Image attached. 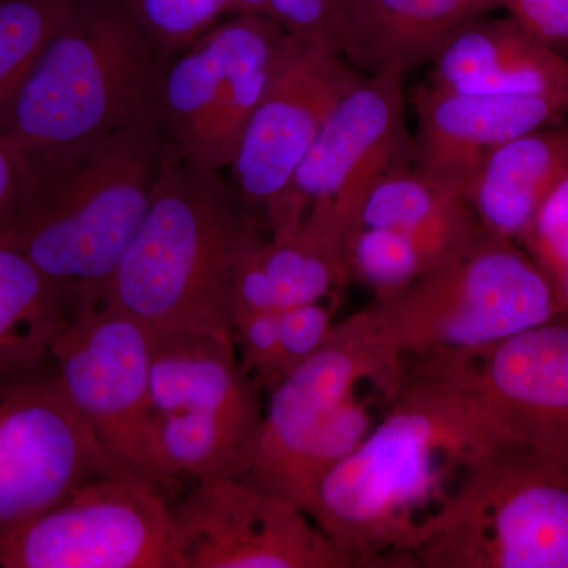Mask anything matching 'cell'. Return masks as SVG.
<instances>
[{
  "label": "cell",
  "mask_w": 568,
  "mask_h": 568,
  "mask_svg": "<svg viewBox=\"0 0 568 568\" xmlns=\"http://www.w3.org/2000/svg\"><path fill=\"white\" fill-rule=\"evenodd\" d=\"M220 7H222L224 13L233 14L234 0H219Z\"/></svg>",
  "instance_id": "36"
},
{
  "label": "cell",
  "mask_w": 568,
  "mask_h": 568,
  "mask_svg": "<svg viewBox=\"0 0 568 568\" xmlns=\"http://www.w3.org/2000/svg\"><path fill=\"white\" fill-rule=\"evenodd\" d=\"M349 0H271V17L291 36L345 55Z\"/></svg>",
  "instance_id": "30"
},
{
  "label": "cell",
  "mask_w": 568,
  "mask_h": 568,
  "mask_svg": "<svg viewBox=\"0 0 568 568\" xmlns=\"http://www.w3.org/2000/svg\"><path fill=\"white\" fill-rule=\"evenodd\" d=\"M252 212L220 171L190 162L168 141L151 205L102 301L153 332L234 343L235 267L263 237Z\"/></svg>",
  "instance_id": "2"
},
{
  "label": "cell",
  "mask_w": 568,
  "mask_h": 568,
  "mask_svg": "<svg viewBox=\"0 0 568 568\" xmlns=\"http://www.w3.org/2000/svg\"><path fill=\"white\" fill-rule=\"evenodd\" d=\"M485 17L447 41L432 62L429 84L465 93L547 95L568 102V59L511 18Z\"/></svg>",
  "instance_id": "17"
},
{
  "label": "cell",
  "mask_w": 568,
  "mask_h": 568,
  "mask_svg": "<svg viewBox=\"0 0 568 568\" xmlns=\"http://www.w3.org/2000/svg\"><path fill=\"white\" fill-rule=\"evenodd\" d=\"M51 357L71 403L112 462L175 500L182 480L156 440L151 328L103 301L78 306L70 310Z\"/></svg>",
  "instance_id": "7"
},
{
  "label": "cell",
  "mask_w": 568,
  "mask_h": 568,
  "mask_svg": "<svg viewBox=\"0 0 568 568\" xmlns=\"http://www.w3.org/2000/svg\"><path fill=\"white\" fill-rule=\"evenodd\" d=\"M369 398L372 395H361L358 390L347 396L306 440L272 493L286 497L310 515L321 481L364 443L376 425Z\"/></svg>",
  "instance_id": "24"
},
{
  "label": "cell",
  "mask_w": 568,
  "mask_h": 568,
  "mask_svg": "<svg viewBox=\"0 0 568 568\" xmlns=\"http://www.w3.org/2000/svg\"><path fill=\"white\" fill-rule=\"evenodd\" d=\"M343 242L332 209L315 204L295 226L254 245V263L280 310L327 301L349 278Z\"/></svg>",
  "instance_id": "22"
},
{
  "label": "cell",
  "mask_w": 568,
  "mask_h": 568,
  "mask_svg": "<svg viewBox=\"0 0 568 568\" xmlns=\"http://www.w3.org/2000/svg\"><path fill=\"white\" fill-rule=\"evenodd\" d=\"M568 174V129L545 126L489 153L466 200L488 237L518 242L545 197Z\"/></svg>",
  "instance_id": "20"
},
{
  "label": "cell",
  "mask_w": 568,
  "mask_h": 568,
  "mask_svg": "<svg viewBox=\"0 0 568 568\" xmlns=\"http://www.w3.org/2000/svg\"><path fill=\"white\" fill-rule=\"evenodd\" d=\"M3 568H186L173 499L115 467L0 538Z\"/></svg>",
  "instance_id": "8"
},
{
  "label": "cell",
  "mask_w": 568,
  "mask_h": 568,
  "mask_svg": "<svg viewBox=\"0 0 568 568\" xmlns=\"http://www.w3.org/2000/svg\"><path fill=\"white\" fill-rule=\"evenodd\" d=\"M334 308L320 301L280 310L284 376L327 339L335 325Z\"/></svg>",
  "instance_id": "31"
},
{
  "label": "cell",
  "mask_w": 568,
  "mask_h": 568,
  "mask_svg": "<svg viewBox=\"0 0 568 568\" xmlns=\"http://www.w3.org/2000/svg\"><path fill=\"white\" fill-rule=\"evenodd\" d=\"M67 320L62 287L0 239V376L50 358Z\"/></svg>",
  "instance_id": "23"
},
{
  "label": "cell",
  "mask_w": 568,
  "mask_h": 568,
  "mask_svg": "<svg viewBox=\"0 0 568 568\" xmlns=\"http://www.w3.org/2000/svg\"><path fill=\"white\" fill-rule=\"evenodd\" d=\"M413 568H568V473L500 437L424 530Z\"/></svg>",
  "instance_id": "6"
},
{
  "label": "cell",
  "mask_w": 568,
  "mask_h": 568,
  "mask_svg": "<svg viewBox=\"0 0 568 568\" xmlns=\"http://www.w3.org/2000/svg\"><path fill=\"white\" fill-rule=\"evenodd\" d=\"M151 332L155 416L223 417L260 428L263 390L242 368L233 342L196 332Z\"/></svg>",
  "instance_id": "18"
},
{
  "label": "cell",
  "mask_w": 568,
  "mask_h": 568,
  "mask_svg": "<svg viewBox=\"0 0 568 568\" xmlns=\"http://www.w3.org/2000/svg\"><path fill=\"white\" fill-rule=\"evenodd\" d=\"M173 510L186 568H355L306 511L245 477L194 481Z\"/></svg>",
  "instance_id": "13"
},
{
  "label": "cell",
  "mask_w": 568,
  "mask_h": 568,
  "mask_svg": "<svg viewBox=\"0 0 568 568\" xmlns=\"http://www.w3.org/2000/svg\"><path fill=\"white\" fill-rule=\"evenodd\" d=\"M496 6L549 47L568 44V0H496Z\"/></svg>",
  "instance_id": "32"
},
{
  "label": "cell",
  "mask_w": 568,
  "mask_h": 568,
  "mask_svg": "<svg viewBox=\"0 0 568 568\" xmlns=\"http://www.w3.org/2000/svg\"><path fill=\"white\" fill-rule=\"evenodd\" d=\"M560 297H562L564 312L568 315V275L564 280L562 286H560Z\"/></svg>",
  "instance_id": "35"
},
{
  "label": "cell",
  "mask_w": 568,
  "mask_h": 568,
  "mask_svg": "<svg viewBox=\"0 0 568 568\" xmlns=\"http://www.w3.org/2000/svg\"><path fill=\"white\" fill-rule=\"evenodd\" d=\"M77 0H0V108L58 32Z\"/></svg>",
  "instance_id": "26"
},
{
  "label": "cell",
  "mask_w": 568,
  "mask_h": 568,
  "mask_svg": "<svg viewBox=\"0 0 568 568\" xmlns=\"http://www.w3.org/2000/svg\"><path fill=\"white\" fill-rule=\"evenodd\" d=\"M163 50L126 0H77L17 91L0 136L47 155L156 118Z\"/></svg>",
  "instance_id": "4"
},
{
  "label": "cell",
  "mask_w": 568,
  "mask_h": 568,
  "mask_svg": "<svg viewBox=\"0 0 568 568\" xmlns=\"http://www.w3.org/2000/svg\"><path fill=\"white\" fill-rule=\"evenodd\" d=\"M362 78L342 52L286 32L227 168L246 207L264 219L275 207L336 104Z\"/></svg>",
  "instance_id": "12"
},
{
  "label": "cell",
  "mask_w": 568,
  "mask_h": 568,
  "mask_svg": "<svg viewBox=\"0 0 568 568\" xmlns=\"http://www.w3.org/2000/svg\"><path fill=\"white\" fill-rule=\"evenodd\" d=\"M233 335L246 375L261 390H271L284 377L280 310L235 316Z\"/></svg>",
  "instance_id": "29"
},
{
  "label": "cell",
  "mask_w": 568,
  "mask_h": 568,
  "mask_svg": "<svg viewBox=\"0 0 568 568\" xmlns=\"http://www.w3.org/2000/svg\"><path fill=\"white\" fill-rule=\"evenodd\" d=\"M410 102L417 118L414 168L465 197L489 153L551 126L568 111V102L555 97L465 93L429 82Z\"/></svg>",
  "instance_id": "16"
},
{
  "label": "cell",
  "mask_w": 568,
  "mask_h": 568,
  "mask_svg": "<svg viewBox=\"0 0 568 568\" xmlns=\"http://www.w3.org/2000/svg\"><path fill=\"white\" fill-rule=\"evenodd\" d=\"M403 361L379 342L369 308L335 323L327 339L268 390L245 478L274 489L306 440L358 387L372 381L398 386Z\"/></svg>",
  "instance_id": "14"
},
{
  "label": "cell",
  "mask_w": 568,
  "mask_h": 568,
  "mask_svg": "<svg viewBox=\"0 0 568 568\" xmlns=\"http://www.w3.org/2000/svg\"><path fill=\"white\" fill-rule=\"evenodd\" d=\"M347 276L372 287L376 301H387L433 271L420 245L387 227L355 226L343 242Z\"/></svg>",
  "instance_id": "25"
},
{
  "label": "cell",
  "mask_w": 568,
  "mask_h": 568,
  "mask_svg": "<svg viewBox=\"0 0 568 568\" xmlns=\"http://www.w3.org/2000/svg\"><path fill=\"white\" fill-rule=\"evenodd\" d=\"M518 244L555 283L560 294V286L568 275V174L545 197Z\"/></svg>",
  "instance_id": "28"
},
{
  "label": "cell",
  "mask_w": 568,
  "mask_h": 568,
  "mask_svg": "<svg viewBox=\"0 0 568 568\" xmlns=\"http://www.w3.org/2000/svg\"><path fill=\"white\" fill-rule=\"evenodd\" d=\"M474 362L499 436L568 473V315L480 351Z\"/></svg>",
  "instance_id": "15"
},
{
  "label": "cell",
  "mask_w": 568,
  "mask_h": 568,
  "mask_svg": "<svg viewBox=\"0 0 568 568\" xmlns=\"http://www.w3.org/2000/svg\"><path fill=\"white\" fill-rule=\"evenodd\" d=\"M284 36L271 14H231L164 63L156 118L186 160L213 171L230 168Z\"/></svg>",
  "instance_id": "9"
},
{
  "label": "cell",
  "mask_w": 568,
  "mask_h": 568,
  "mask_svg": "<svg viewBox=\"0 0 568 568\" xmlns=\"http://www.w3.org/2000/svg\"><path fill=\"white\" fill-rule=\"evenodd\" d=\"M496 9V0H349L345 58L366 74H406Z\"/></svg>",
  "instance_id": "19"
},
{
  "label": "cell",
  "mask_w": 568,
  "mask_h": 568,
  "mask_svg": "<svg viewBox=\"0 0 568 568\" xmlns=\"http://www.w3.org/2000/svg\"><path fill=\"white\" fill-rule=\"evenodd\" d=\"M413 155L407 133L405 74H364L336 104L282 200L265 215L271 234L295 226L308 209L334 212L343 239L357 226L366 194Z\"/></svg>",
  "instance_id": "11"
},
{
  "label": "cell",
  "mask_w": 568,
  "mask_h": 568,
  "mask_svg": "<svg viewBox=\"0 0 568 568\" xmlns=\"http://www.w3.org/2000/svg\"><path fill=\"white\" fill-rule=\"evenodd\" d=\"M28 179V156L0 136V234L9 230L20 209Z\"/></svg>",
  "instance_id": "33"
},
{
  "label": "cell",
  "mask_w": 568,
  "mask_h": 568,
  "mask_svg": "<svg viewBox=\"0 0 568 568\" xmlns=\"http://www.w3.org/2000/svg\"><path fill=\"white\" fill-rule=\"evenodd\" d=\"M368 308L377 338L399 361L477 354L566 313L525 248L488 235Z\"/></svg>",
  "instance_id": "5"
},
{
  "label": "cell",
  "mask_w": 568,
  "mask_h": 568,
  "mask_svg": "<svg viewBox=\"0 0 568 568\" xmlns=\"http://www.w3.org/2000/svg\"><path fill=\"white\" fill-rule=\"evenodd\" d=\"M237 13L271 14V0H234L233 14Z\"/></svg>",
  "instance_id": "34"
},
{
  "label": "cell",
  "mask_w": 568,
  "mask_h": 568,
  "mask_svg": "<svg viewBox=\"0 0 568 568\" xmlns=\"http://www.w3.org/2000/svg\"><path fill=\"white\" fill-rule=\"evenodd\" d=\"M159 121L28 155L13 223L0 239L62 287L70 310L102 301L151 205L166 148Z\"/></svg>",
  "instance_id": "3"
},
{
  "label": "cell",
  "mask_w": 568,
  "mask_h": 568,
  "mask_svg": "<svg viewBox=\"0 0 568 568\" xmlns=\"http://www.w3.org/2000/svg\"><path fill=\"white\" fill-rule=\"evenodd\" d=\"M126 6L163 51L183 50L224 14L219 0H126Z\"/></svg>",
  "instance_id": "27"
},
{
  "label": "cell",
  "mask_w": 568,
  "mask_h": 568,
  "mask_svg": "<svg viewBox=\"0 0 568 568\" xmlns=\"http://www.w3.org/2000/svg\"><path fill=\"white\" fill-rule=\"evenodd\" d=\"M403 365L379 420L321 481L310 511L355 568H413L426 526L500 439L474 354L406 358Z\"/></svg>",
  "instance_id": "1"
},
{
  "label": "cell",
  "mask_w": 568,
  "mask_h": 568,
  "mask_svg": "<svg viewBox=\"0 0 568 568\" xmlns=\"http://www.w3.org/2000/svg\"><path fill=\"white\" fill-rule=\"evenodd\" d=\"M357 226L387 227L413 239L439 267L484 235L466 197L405 164L384 174L366 194Z\"/></svg>",
  "instance_id": "21"
},
{
  "label": "cell",
  "mask_w": 568,
  "mask_h": 568,
  "mask_svg": "<svg viewBox=\"0 0 568 568\" xmlns=\"http://www.w3.org/2000/svg\"><path fill=\"white\" fill-rule=\"evenodd\" d=\"M122 467L78 413L52 357L0 376V538Z\"/></svg>",
  "instance_id": "10"
}]
</instances>
